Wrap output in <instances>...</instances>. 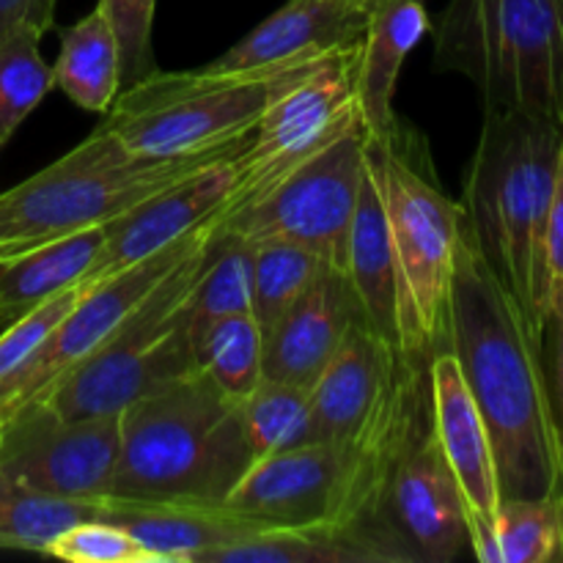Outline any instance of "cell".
<instances>
[{
  "label": "cell",
  "mask_w": 563,
  "mask_h": 563,
  "mask_svg": "<svg viewBox=\"0 0 563 563\" xmlns=\"http://www.w3.org/2000/svg\"><path fill=\"white\" fill-rule=\"evenodd\" d=\"M563 126L517 110H484L465 176V229L495 278L544 335L550 289L548 212Z\"/></svg>",
  "instance_id": "7a4b0ae2"
},
{
  "label": "cell",
  "mask_w": 563,
  "mask_h": 563,
  "mask_svg": "<svg viewBox=\"0 0 563 563\" xmlns=\"http://www.w3.org/2000/svg\"><path fill=\"white\" fill-rule=\"evenodd\" d=\"M102 517L126 528L159 563H196L207 550L264 531L262 522L229 506L104 500Z\"/></svg>",
  "instance_id": "44dd1931"
},
{
  "label": "cell",
  "mask_w": 563,
  "mask_h": 563,
  "mask_svg": "<svg viewBox=\"0 0 563 563\" xmlns=\"http://www.w3.org/2000/svg\"><path fill=\"white\" fill-rule=\"evenodd\" d=\"M234 313H253L251 242L212 231L209 258L187 302L190 333L196 335L203 324Z\"/></svg>",
  "instance_id": "4316f807"
},
{
  "label": "cell",
  "mask_w": 563,
  "mask_h": 563,
  "mask_svg": "<svg viewBox=\"0 0 563 563\" xmlns=\"http://www.w3.org/2000/svg\"><path fill=\"white\" fill-rule=\"evenodd\" d=\"M346 278L361 302L363 319L374 333L401 346L399 335V275H396L394 247H390L388 220L372 174L363 176L355 220L346 247Z\"/></svg>",
  "instance_id": "7402d4cb"
},
{
  "label": "cell",
  "mask_w": 563,
  "mask_h": 563,
  "mask_svg": "<svg viewBox=\"0 0 563 563\" xmlns=\"http://www.w3.org/2000/svg\"><path fill=\"white\" fill-rule=\"evenodd\" d=\"M80 295L82 286L75 284L69 289L58 291V295L47 297L44 302H38L36 308L16 317L14 322L5 324V330L0 333V385L11 374L20 372L42 350V344L53 335V330L69 317V311L77 306Z\"/></svg>",
  "instance_id": "d6a6232c"
},
{
  "label": "cell",
  "mask_w": 563,
  "mask_h": 563,
  "mask_svg": "<svg viewBox=\"0 0 563 563\" xmlns=\"http://www.w3.org/2000/svg\"><path fill=\"white\" fill-rule=\"evenodd\" d=\"M434 69L465 75L484 110L563 126V0H449L434 22Z\"/></svg>",
  "instance_id": "8992f818"
},
{
  "label": "cell",
  "mask_w": 563,
  "mask_h": 563,
  "mask_svg": "<svg viewBox=\"0 0 563 563\" xmlns=\"http://www.w3.org/2000/svg\"><path fill=\"white\" fill-rule=\"evenodd\" d=\"M350 3H361V5H372L374 0H350Z\"/></svg>",
  "instance_id": "74e56055"
},
{
  "label": "cell",
  "mask_w": 563,
  "mask_h": 563,
  "mask_svg": "<svg viewBox=\"0 0 563 563\" xmlns=\"http://www.w3.org/2000/svg\"><path fill=\"white\" fill-rule=\"evenodd\" d=\"M119 423L108 500L223 506L256 460L240 401L198 366L124 407Z\"/></svg>",
  "instance_id": "3957f363"
},
{
  "label": "cell",
  "mask_w": 563,
  "mask_h": 563,
  "mask_svg": "<svg viewBox=\"0 0 563 563\" xmlns=\"http://www.w3.org/2000/svg\"><path fill=\"white\" fill-rule=\"evenodd\" d=\"M418 561L385 517L341 528H264L198 555L196 563H399Z\"/></svg>",
  "instance_id": "d6986e66"
},
{
  "label": "cell",
  "mask_w": 563,
  "mask_h": 563,
  "mask_svg": "<svg viewBox=\"0 0 563 563\" xmlns=\"http://www.w3.org/2000/svg\"><path fill=\"white\" fill-rule=\"evenodd\" d=\"M368 9L350 0H289L207 66L214 71H269L361 44Z\"/></svg>",
  "instance_id": "ac0fdd59"
},
{
  "label": "cell",
  "mask_w": 563,
  "mask_h": 563,
  "mask_svg": "<svg viewBox=\"0 0 563 563\" xmlns=\"http://www.w3.org/2000/svg\"><path fill=\"white\" fill-rule=\"evenodd\" d=\"M231 157L187 176L179 185L146 198L135 209L115 218L80 286L99 284L218 218L234 181Z\"/></svg>",
  "instance_id": "2e32d148"
},
{
  "label": "cell",
  "mask_w": 563,
  "mask_h": 563,
  "mask_svg": "<svg viewBox=\"0 0 563 563\" xmlns=\"http://www.w3.org/2000/svg\"><path fill=\"white\" fill-rule=\"evenodd\" d=\"M209 229H212V220L187 234L185 240L157 251L154 256L132 264L99 284L82 286L80 300L71 308L69 317L53 330L42 350L20 372H14L0 385V416H11L22 405L38 399L55 379L86 361Z\"/></svg>",
  "instance_id": "4fadbf2b"
},
{
  "label": "cell",
  "mask_w": 563,
  "mask_h": 563,
  "mask_svg": "<svg viewBox=\"0 0 563 563\" xmlns=\"http://www.w3.org/2000/svg\"><path fill=\"white\" fill-rule=\"evenodd\" d=\"M240 410L256 460L317 440L306 388L262 377L256 388L240 401Z\"/></svg>",
  "instance_id": "83f0119b"
},
{
  "label": "cell",
  "mask_w": 563,
  "mask_h": 563,
  "mask_svg": "<svg viewBox=\"0 0 563 563\" xmlns=\"http://www.w3.org/2000/svg\"><path fill=\"white\" fill-rule=\"evenodd\" d=\"M58 0H0V36L14 27H33L44 36L55 25Z\"/></svg>",
  "instance_id": "d590c367"
},
{
  "label": "cell",
  "mask_w": 563,
  "mask_h": 563,
  "mask_svg": "<svg viewBox=\"0 0 563 563\" xmlns=\"http://www.w3.org/2000/svg\"><path fill=\"white\" fill-rule=\"evenodd\" d=\"M361 44L330 49L269 75L267 97L245 146L231 157L234 181L214 220L240 212L284 176L344 135L357 113Z\"/></svg>",
  "instance_id": "30bf717a"
},
{
  "label": "cell",
  "mask_w": 563,
  "mask_h": 563,
  "mask_svg": "<svg viewBox=\"0 0 563 563\" xmlns=\"http://www.w3.org/2000/svg\"><path fill=\"white\" fill-rule=\"evenodd\" d=\"M104 14L113 22L121 53V82L141 80L157 69L152 49V27L157 0H99Z\"/></svg>",
  "instance_id": "836d02e7"
},
{
  "label": "cell",
  "mask_w": 563,
  "mask_h": 563,
  "mask_svg": "<svg viewBox=\"0 0 563 563\" xmlns=\"http://www.w3.org/2000/svg\"><path fill=\"white\" fill-rule=\"evenodd\" d=\"M366 168L383 201L399 275L401 350L429 361L449 350L451 280L465 212L445 196L427 141L401 119L383 135L366 132Z\"/></svg>",
  "instance_id": "277c9868"
},
{
  "label": "cell",
  "mask_w": 563,
  "mask_h": 563,
  "mask_svg": "<svg viewBox=\"0 0 563 563\" xmlns=\"http://www.w3.org/2000/svg\"><path fill=\"white\" fill-rule=\"evenodd\" d=\"M449 350L487 423L500 500L563 495V443L544 335L484 264L467 229L451 280Z\"/></svg>",
  "instance_id": "6da1fadb"
},
{
  "label": "cell",
  "mask_w": 563,
  "mask_h": 563,
  "mask_svg": "<svg viewBox=\"0 0 563 563\" xmlns=\"http://www.w3.org/2000/svg\"><path fill=\"white\" fill-rule=\"evenodd\" d=\"M495 542L500 563H561L563 495L500 500Z\"/></svg>",
  "instance_id": "4dcf8cb0"
},
{
  "label": "cell",
  "mask_w": 563,
  "mask_h": 563,
  "mask_svg": "<svg viewBox=\"0 0 563 563\" xmlns=\"http://www.w3.org/2000/svg\"><path fill=\"white\" fill-rule=\"evenodd\" d=\"M357 319L363 311L350 278L344 269L324 264L317 280L264 333V377L308 390Z\"/></svg>",
  "instance_id": "e0dca14e"
},
{
  "label": "cell",
  "mask_w": 563,
  "mask_h": 563,
  "mask_svg": "<svg viewBox=\"0 0 563 563\" xmlns=\"http://www.w3.org/2000/svg\"><path fill=\"white\" fill-rule=\"evenodd\" d=\"M273 71L154 69L115 93L99 126L141 159L240 148L256 126Z\"/></svg>",
  "instance_id": "ba28073f"
},
{
  "label": "cell",
  "mask_w": 563,
  "mask_h": 563,
  "mask_svg": "<svg viewBox=\"0 0 563 563\" xmlns=\"http://www.w3.org/2000/svg\"><path fill=\"white\" fill-rule=\"evenodd\" d=\"M3 427H5V418L0 416V438H3Z\"/></svg>",
  "instance_id": "f35d334b"
},
{
  "label": "cell",
  "mask_w": 563,
  "mask_h": 563,
  "mask_svg": "<svg viewBox=\"0 0 563 563\" xmlns=\"http://www.w3.org/2000/svg\"><path fill=\"white\" fill-rule=\"evenodd\" d=\"M110 225L113 220L0 258V324L14 322L47 297L80 284L108 240Z\"/></svg>",
  "instance_id": "603a6c76"
},
{
  "label": "cell",
  "mask_w": 563,
  "mask_h": 563,
  "mask_svg": "<svg viewBox=\"0 0 563 563\" xmlns=\"http://www.w3.org/2000/svg\"><path fill=\"white\" fill-rule=\"evenodd\" d=\"M427 379L434 434L465 495L471 553L482 563H500L495 542L500 487L487 423L478 412L454 352H434L427 361Z\"/></svg>",
  "instance_id": "9a60e30c"
},
{
  "label": "cell",
  "mask_w": 563,
  "mask_h": 563,
  "mask_svg": "<svg viewBox=\"0 0 563 563\" xmlns=\"http://www.w3.org/2000/svg\"><path fill=\"white\" fill-rule=\"evenodd\" d=\"M366 176V126L355 121L344 135L291 170L258 201L212 220L218 234L245 242L289 240L346 273L352 220Z\"/></svg>",
  "instance_id": "8fae6325"
},
{
  "label": "cell",
  "mask_w": 563,
  "mask_h": 563,
  "mask_svg": "<svg viewBox=\"0 0 563 563\" xmlns=\"http://www.w3.org/2000/svg\"><path fill=\"white\" fill-rule=\"evenodd\" d=\"M119 451V412L64 418L44 401H27L5 416L0 471L44 495L104 504Z\"/></svg>",
  "instance_id": "7c38bea8"
},
{
  "label": "cell",
  "mask_w": 563,
  "mask_h": 563,
  "mask_svg": "<svg viewBox=\"0 0 563 563\" xmlns=\"http://www.w3.org/2000/svg\"><path fill=\"white\" fill-rule=\"evenodd\" d=\"M53 80L77 108L104 113L113 104L121 88V53L113 22L99 3L91 14L60 31Z\"/></svg>",
  "instance_id": "cb8c5ba5"
},
{
  "label": "cell",
  "mask_w": 563,
  "mask_h": 563,
  "mask_svg": "<svg viewBox=\"0 0 563 563\" xmlns=\"http://www.w3.org/2000/svg\"><path fill=\"white\" fill-rule=\"evenodd\" d=\"M399 443L313 440L258 456L223 506L264 528H341L383 517Z\"/></svg>",
  "instance_id": "9c48e42d"
},
{
  "label": "cell",
  "mask_w": 563,
  "mask_h": 563,
  "mask_svg": "<svg viewBox=\"0 0 563 563\" xmlns=\"http://www.w3.org/2000/svg\"><path fill=\"white\" fill-rule=\"evenodd\" d=\"M544 366H548L550 396L563 443V278L550 289L548 319H544Z\"/></svg>",
  "instance_id": "e575fe53"
},
{
  "label": "cell",
  "mask_w": 563,
  "mask_h": 563,
  "mask_svg": "<svg viewBox=\"0 0 563 563\" xmlns=\"http://www.w3.org/2000/svg\"><path fill=\"white\" fill-rule=\"evenodd\" d=\"M253 251V319L267 333L286 308L317 280L324 262L289 240L251 242Z\"/></svg>",
  "instance_id": "f546056e"
},
{
  "label": "cell",
  "mask_w": 563,
  "mask_h": 563,
  "mask_svg": "<svg viewBox=\"0 0 563 563\" xmlns=\"http://www.w3.org/2000/svg\"><path fill=\"white\" fill-rule=\"evenodd\" d=\"M548 273L550 280L563 278V143L559 152V168H555L553 198L548 212Z\"/></svg>",
  "instance_id": "8d00e7d4"
},
{
  "label": "cell",
  "mask_w": 563,
  "mask_h": 563,
  "mask_svg": "<svg viewBox=\"0 0 563 563\" xmlns=\"http://www.w3.org/2000/svg\"><path fill=\"white\" fill-rule=\"evenodd\" d=\"M212 229L132 308L124 322L38 399L64 418L121 412L196 368L187 302L209 258Z\"/></svg>",
  "instance_id": "52a82bcc"
},
{
  "label": "cell",
  "mask_w": 563,
  "mask_h": 563,
  "mask_svg": "<svg viewBox=\"0 0 563 563\" xmlns=\"http://www.w3.org/2000/svg\"><path fill=\"white\" fill-rule=\"evenodd\" d=\"M91 517H102V504L44 495L0 471V550L44 555L60 531Z\"/></svg>",
  "instance_id": "d4e9b609"
},
{
  "label": "cell",
  "mask_w": 563,
  "mask_h": 563,
  "mask_svg": "<svg viewBox=\"0 0 563 563\" xmlns=\"http://www.w3.org/2000/svg\"><path fill=\"white\" fill-rule=\"evenodd\" d=\"M53 88V66L42 55V33L33 27H14L3 33L0 36V152Z\"/></svg>",
  "instance_id": "f1b7e54d"
},
{
  "label": "cell",
  "mask_w": 563,
  "mask_h": 563,
  "mask_svg": "<svg viewBox=\"0 0 563 563\" xmlns=\"http://www.w3.org/2000/svg\"><path fill=\"white\" fill-rule=\"evenodd\" d=\"M383 517L418 561L449 563L471 550L465 495L440 449L432 418L401 449L385 489Z\"/></svg>",
  "instance_id": "5bb4252c"
},
{
  "label": "cell",
  "mask_w": 563,
  "mask_h": 563,
  "mask_svg": "<svg viewBox=\"0 0 563 563\" xmlns=\"http://www.w3.org/2000/svg\"><path fill=\"white\" fill-rule=\"evenodd\" d=\"M196 366L234 401H242L264 377V333L253 313L214 319L192 335Z\"/></svg>",
  "instance_id": "484cf974"
},
{
  "label": "cell",
  "mask_w": 563,
  "mask_h": 563,
  "mask_svg": "<svg viewBox=\"0 0 563 563\" xmlns=\"http://www.w3.org/2000/svg\"><path fill=\"white\" fill-rule=\"evenodd\" d=\"M432 31L427 0H374L357 64V113L368 135H383L399 121L396 86L407 55Z\"/></svg>",
  "instance_id": "ffe728a7"
},
{
  "label": "cell",
  "mask_w": 563,
  "mask_h": 563,
  "mask_svg": "<svg viewBox=\"0 0 563 563\" xmlns=\"http://www.w3.org/2000/svg\"><path fill=\"white\" fill-rule=\"evenodd\" d=\"M44 555L66 563H159L126 528L104 517L80 520L60 531Z\"/></svg>",
  "instance_id": "1f68e13d"
},
{
  "label": "cell",
  "mask_w": 563,
  "mask_h": 563,
  "mask_svg": "<svg viewBox=\"0 0 563 563\" xmlns=\"http://www.w3.org/2000/svg\"><path fill=\"white\" fill-rule=\"evenodd\" d=\"M240 148L141 159L126 154L113 135L97 126L64 157L0 192V258L110 223Z\"/></svg>",
  "instance_id": "5b68a950"
}]
</instances>
